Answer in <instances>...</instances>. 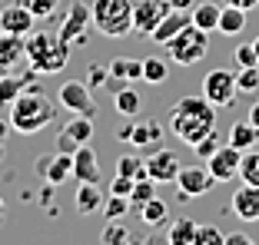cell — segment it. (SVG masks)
Segmentation results:
<instances>
[{
	"label": "cell",
	"mask_w": 259,
	"mask_h": 245,
	"mask_svg": "<svg viewBox=\"0 0 259 245\" xmlns=\"http://www.w3.org/2000/svg\"><path fill=\"white\" fill-rule=\"evenodd\" d=\"M169 130L186 146L199 143L206 133L216 130V106L206 100L203 93L199 96H183V100H176L173 109H169Z\"/></svg>",
	"instance_id": "cell-1"
},
{
	"label": "cell",
	"mask_w": 259,
	"mask_h": 245,
	"mask_svg": "<svg viewBox=\"0 0 259 245\" xmlns=\"http://www.w3.org/2000/svg\"><path fill=\"white\" fill-rule=\"evenodd\" d=\"M10 130H17L20 136H33V133L47 130L57 119V100L44 96L37 90H23L14 103H10Z\"/></svg>",
	"instance_id": "cell-2"
},
{
	"label": "cell",
	"mask_w": 259,
	"mask_h": 245,
	"mask_svg": "<svg viewBox=\"0 0 259 245\" xmlns=\"http://www.w3.org/2000/svg\"><path fill=\"white\" fill-rule=\"evenodd\" d=\"M27 43V63L33 67V73H60L70 63V50L73 46L60 37V33H47V30H30L23 37Z\"/></svg>",
	"instance_id": "cell-3"
},
{
	"label": "cell",
	"mask_w": 259,
	"mask_h": 245,
	"mask_svg": "<svg viewBox=\"0 0 259 245\" xmlns=\"http://www.w3.org/2000/svg\"><path fill=\"white\" fill-rule=\"evenodd\" d=\"M90 14L100 37L120 40L126 33H133V0H93Z\"/></svg>",
	"instance_id": "cell-4"
},
{
	"label": "cell",
	"mask_w": 259,
	"mask_h": 245,
	"mask_svg": "<svg viewBox=\"0 0 259 245\" xmlns=\"http://www.w3.org/2000/svg\"><path fill=\"white\" fill-rule=\"evenodd\" d=\"M163 46H166L169 60H176L180 67H193V63L206 60V53H209V37H206V30H199L196 23L190 20L183 30L176 33L169 43H163Z\"/></svg>",
	"instance_id": "cell-5"
},
{
	"label": "cell",
	"mask_w": 259,
	"mask_h": 245,
	"mask_svg": "<svg viewBox=\"0 0 259 245\" xmlns=\"http://www.w3.org/2000/svg\"><path fill=\"white\" fill-rule=\"evenodd\" d=\"M203 96L213 103L216 109H220V106H233V103H236V96H239V90H236V73H233V70H226V67L209 70V73L203 77Z\"/></svg>",
	"instance_id": "cell-6"
},
{
	"label": "cell",
	"mask_w": 259,
	"mask_h": 245,
	"mask_svg": "<svg viewBox=\"0 0 259 245\" xmlns=\"http://www.w3.org/2000/svg\"><path fill=\"white\" fill-rule=\"evenodd\" d=\"M57 106L80 113V116H93L97 106H93V96H90V83L87 80H67L60 86V93H57Z\"/></svg>",
	"instance_id": "cell-7"
},
{
	"label": "cell",
	"mask_w": 259,
	"mask_h": 245,
	"mask_svg": "<svg viewBox=\"0 0 259 245\" xmlns=\"http://www.w3.org/2000/svg\"><path fill=\"white\" fill-rule=\"evenodd\" d=\"M169 10L173 7H169L166 0H133V30H137L140 37H150V33L156 30V23H160Z\"/></svg>",
	"instance_id": "cell-8"
},
{
	"label": "cell",
	"mask_w": 259,
	"mask_h": 245,
	"mask_svg": "<svg viewBox=\"0 0 259 245\" xmlns=\"http://www.w3.org/2000/svg\"><path fill=\"white\" fill-rule=\"evenodd\" d=\"M93 23V14H90V4H83V0H73L70 4V10H67V17H63V23H60V37L67 40L70 46L73 43H83V30Z\"/></svg>",
	"instance_id": "cell-9"
},
{
	"label": "cell",
	"mask_w": 259,
	"mask_h": 245,
	"mask_svg": "<svg viewBox=\"0 0 259 245\" xmlns=\"http://www.w3.org/2000/svg\"><path fill=\"white\" fill-rule=\"evenodd\" d=\"M176 186H180L176 196H183V199H199V196H206V192L216 186V179L209 176V169H203V166H183L180 176H176Z\"/></svg>",
	"instance_id": "cell-10"
},
{
	"label": "cell",
	"mask_w": 259,
	"mask_h": 245,
	"mask_svg": "<svg viewBox=\"0 0 259 245\" xmlns=\"http://www.w3.org/2000/svg\"><path fill=\"white\" fill-rule=\"evenodd\" d=\"M239 159H243V153H239L236 146L226 143L206 159V169H209V176H213L216 182H229L233 176H239Z\"/></svg>",
	"instance_id": "cell-11"
},
{
	"label": "cell",
	"mask_w": 259,
	"mask_h": 245,
	"mask_svg": "<svg viewBox=\"0 0 259 245\" xmlns=\"http://www.w3.org/2000/svg\"><path fill=\"white\" fill-rule=\"evenodd\" d=\"M33 23H37V17L30 14V7H27L23 0H17V4H7V7H0V30L27 37V33L33 30Z\"/></svg>",
	"instance_id": "cell-12"
},
{
	"label": "cell",
	"mask_w": 259,
	"mask_h": 245,
	"mask_svg": "<svg viewBox=\"0 0 259 245\" xmlns=\"http://www.w3.org/2000/svg\"><path fill=\"white\" fill-rule=\"evenodd\" d=\"M146 176L156 179V182H176V176H180V156L173 149H156L146 159Z\"/></svg>",
	"instance_id": "cell-13"
},
{
	"label": "cell",
	"mask_w": 259,
	"mask_h": 245,
	"mask_svg": "<svg viewBox=\"0 0 259 245\" xmlns=\"http://www.w3.org/2000/svg\"><path fill=\"white\" fill-rule=\"evenodd\" d=\"M163 136L160 122L156 119H133L126 122V130H120V139H126L130 146H137V149H143V146H156Z\"/></svg>",
	"instance_id": "cell-14"
},
{
	"label": "cell",
	"mask_w": 259,
	"mask_h": 245,
	"mask_svg": "<svg viewBox=\"0 0 259 245\" xmlns=\"http://www.w3.org/2000/svg\"><path fill=\"white\" fill-rule=\"evenodd\" d=\"M73 179L76 182H100V156L90 149V143L76 146V153H73Z\"/></svg>",
	"instance_id": "cell-15"
},
{
	"label": "cell",
	"mask_w": 259,
	"mask_h": 245,
	"mask_svg": "<svg viewBox=\"0 0 259 245\" xmlns=\"http://www.w3.org/2000/svg\"><path fill=\"white\" fill-rule=\"evenodd\" d=\"M233 212L243 222H259V186L243 182V189L233 196Z\"/></svg>",
	"instance_id": "cell-16"
},
{
	"label": "cell",
	"mask_w": 259,
	"mask_h": 245,
	"mask_svg": "<svg viewBox=\"0 0 259 245\" xmlns=\"http://www.w3.org/2000/svg\"><path fill=\"white\" fill-rule=\"evenodd\" d=\"M20 60H27V43H23L20 33H7L0 30V63L4 67H17Z\"/></svg>",
	"instance_id": "cell-17"
},
{
	"label": "cell",
	"mask_w": 259,
	"mask_h": 245,
	"mask_svg": "<svg viewBox=\"0 0 259 245\" xmlns=\"http://www.w3.org/2000/svg\"><path fill=\"white\" fill-rule=\"evenodd\" d=\"M186 23H190V14H186V10H169V14L163 17L160 23H156V30H153L150 37L156 40V43H169V40L183 30Z\"/></svg>",
	"instance_id": "cell-18"
},
{
	"label": "cell",
	"mask_w": 259,
	"mask_h": 245,
	"mask_svg": "<svg viewBox=\"0 0 259 245\" xmlns=\"http://www.w3.org/2000/svg\"><path fill=\"white\" fill-rule=\"evenodd\" d=\"M220 14H223V7L213 4V0H203V4H193L190 7V20L206 33H213L216 27H220Z\"/></svg>",
	"instance_id": "cell-19"
},
{
	"label": "cell",
	"mask_w": 259,
	"mask_h": 245,
	"mask_svg": "<svg viewBox=\"0 0 259 245\" xmlns=\"http://www.w3.org/2000/svg\"><path fill=\"white\" fill-rule=\"evenodd\" d=\"M229 146H236L239 153L256 149V146H259V126H256V122H249V119L233 122V130H229Z\"/></svg>",
	"instance_id": "cell-20"
},
{
	"label": "cell",
	"mask_w": 259,
	"mask_h": 245,
	"mask_svg": "<svg viewBox=\"0 0 259 245\" xmlns=\"http://www.w3.org/2000/svg\"><path fill=\"white\" fill-rule=\"evenodd\" d=\"M246 30V10L236 7V4H226L220 14V27H216V33H226V37H236V33Z\"/></svg>",
	"instance_id": "cell-21"
},
{
	"label": "cell",
	"mask_w": 259,
	"mask_h": 245,
	"mask_svg": "<svg viewBox=\"0 0 259 245\" xmlns=\"http://www.w3.org/2000/svg\"><path fill=\"white\" fill-rule=\"evenodd\" d=\"M97 209H103L100 186L97 182H80V189H76V212H80V215H90V212H97Z\"/></svg>",
	"instance_id": "cell-22"
},
{
	"label": "cell",
	"mask_w": 259,
	"mask_h": 245,
	"mask_svg": "<svg viewBox=\"0 0 259 245\" xmlns=\"http://www.w3.org/2000/svg\"><path fill=\"white\" fill-rule=\"evenodd\" d=\"M70 176H73V153H57L54 159H50V166H47L44 179L54 182V186H60V182H67Z\"/></svg>",
	"instance_id": "cell-23"
},
{
	"label": "cell",
	"mask_w": 259,
	"mask_h": 245,
	"mask_svg": "<svg viewBox=\"0 0 259 245\" xmlns=\"http://www.w3.org/2000/svg\"><path fill=\"white\" fill-rule=\"evenodd\" d=\"M110 77L116 80H126V83H133V80H143V60H133V56H116L113 63H110Z\"/></svg>",
	"instance_id": "cell-24"
},
{
	"label": "cell",
	"mask_w": 259,
	"mask_h": 245,
	"mask_svg": "<svg viewBox=\"0 0 259 245\" xmlns=\"http://www.w3.org/2000/svg\"><path fill=\"white\" fill-rule=\"evenodd\" d=\"M113 106H116V113L120 116H126V119H133V116L140 113V93L133 90V86H120V90L113 93Z\"/></svg>",
	"instance_id": "cell-25"
},
{
	"label": "cell",
	"mask_w": 259,
	"mask_h": 245,
	"mask_svg": "<svg viewBox=\"0 0 259 245\" xmlns=\"http://www.w3.org/2000/svg\"><path fill=\"white\" fill-rule=\"evenodd\" d=\"M196 229L199 225L193 219H176L166 232V242L169 245H196Z\"/></svg>",
	"instance_id": "cell-26"
},
{
	"label": "cell",
	"mask_w": 259,
	"mask_h": 245,
	"mask_svg": "<svg viewBox=\"0 0 259 245\" xmlns=\"http://www.w3.org/2000/svg\"><path fill=\"white\" fill-rule=\"evenodd\" d=\"M63 133H67L70 139H76L80 146L90 143V139H93V116H80V113H76L73 119L63 126Z\"/></svg>",
	"instance_id": "cell-27"
},
{
	"label": "cell",
	"mask_w": 259,
	"mask_h": 245,
	"mask_svg": "<svg viewBox=\"0 0 259 245\" xmlns=\"http://www.w3.org/2000/svg\"><path fill=\"white\" fill-rule=\"evenodd\" d=\"M166 215H169V209H166V202H163L160 196L140 206V219H143V225H153V229L166 222Z\"/></svg>",
	"instance_id": "cell-28"
},
{
	"label": "cell",
	"mask_w": 259,
	"mask_h": 245,
	"mask_svg": "<svg viewBox=\"0 0 259 245\" xmlns=\"http://www.w3.org/2000/svg\"><path fill=\"white\" fill-rule=\"evenodd\" d=\"M156 179H150V176H143V179H137L133 182V192H130V206L133 209H140L143 202H150V199H156Z\"/></svg>",
	"instance_id": "cell-29"
},
{
	"label": "cell",
	"mask_w": 259,
	"mask_h": 245,
	"mask_svg": "<svg viewBox=\"0 0 259 245\" xmlns=\"http://www.w3.org/2000/svg\"><path fill=\"white\" fill-rule=\"evenodd\" d=\"M27 86H30V83L20 80V77H10V73H7V77H0V106H10Z\"/></svg>",
	"instance_id": "cell-30"
},
{
	"label": "cell",
	"mask_w": 259,
	"mask_h": 245,
	"mask_svg": "<svg viewBox=\"0 0 259 245\" xmlns=\"http://www.w3.org/2000/svg\"><path fill=\"white\" fill-rule=\"evenodd\" d=\"M239 179L249 186H259V149H246L239 159Z\"/></svg>",
	"instance_id": "cell-31"
},
{
	"label": "cell",
	"mask_w": 259,
	"mask_h": 245,
	"mask_svg": "<svg viewBox=\"0 0 259 245\" xmlns=\"http://www.w3.org/2000/svg\"><path fill=\"white\" fill-rule=\"evenodd\" d=\"M169 77V67L163 56H146L143 60V80L146 83H163V80Z\"/></svg>",
	"instance_id": "cell-32"
},
{
	"label": "cell",
	"mask_w": 259,
	"mask_h": 245,
	"mask_svg": "<svg viewBox=\"0 0 259 245\" xmlns=\"http://www.w3.org/2000/svg\"><path fill=\"white\" fill-rule=\"evenodd\" d=\"M116 176L143 179L146 176V159H140V156H120V162H116Z\"/></svg>",
	"instance_id": "cell-33"
},
{
	"label": "cell",
	"mask_w": 259,
	"mask_h": 245,
	"mask_svg": "<svg viewBox=\"0 0 259 245\" xmlns=\"http://www.w3.org/2000/svg\"><path fill=\"white\" fill-rule=\"evenodd\" d=\"M236 90L246 93V96L259 93V67H239L236 70Z\"/></svg>",
	"instance_id": "cell-34"
},
{
	"label": "cell",
	"mask_w": 259,
	"mask_h": 245,
	"mask_svg": "<svg viewBox=\"0 0 259 245\" xmlns=\"http://www.w3.org/2000/svg\"><path fill=\"white\" fill-rule=\"evenodd\" d=\"M126 209H130V199H126V196L110 192L107 199H103V215H107V222H120L123 215H126Z\"/></svg>",
	"instance_id": "cell-35"
},
{
	"label": "cell",
	"mask_w": 259,
	"mask_h": 245,
	"mask_svg": "<svg viewBox=\"0 0 259 245\" xmlns=\"http://www.w3.org/2000/svg\"><path fill=\"white\" fill-rule=\"evenodd\" d=\"M100 242H103V245L133 242V232H130V229H123L120 222H107V229H103V235H100Z\"/></svg>",
	"instance_id": "cell-36"
},
{
	"label": "cell",
	"mask_w": 259,
	"mask_h": 245,
	"mask_svg": "<svg viewBox=\"0 0 259 245\" xmlns=\"http://www.w3.org/2000/svg\"><path fill=\"white\" fill-rule=\"evenodd\" d=\"M27 7H30V14L37 17V20H47V17H54L57 7H60V0H23Z\"/></svg>",
	"instance_id": "cell-37"
},
{
	"label": "cell",
	"mask_w": 259,
	"mask_h": 245,
	"mask_svg": "<svg viewBox=\"0 0 259 245\" xmlns=\"http://www.w3.org/2000/svg\"><path fill=\"white\" fill-rule=\"evenodd\" d=\"M216 149H220V136H216V130H213V133H206L199 143H193V153H196L199 159H209Z\"/></svg>",
	"instance_id": "cell-38"
},
{
	"label": "cell",
	"mask_w": 259,
	"mask_h": 245,
	"mask_svg": "<svg viewBox=\"0 0 259 245\" xmlns=\"http://www.w3.org/2000/svg\"><path fill=\"white\" fill-rule=\"evenodd\" d=\"M226 232H220L216 225H199L196 229V245H223Z\"/></svg>",
	"instance_id": "cell-39"
},
{
	"label": "cell",
	"mask_w": 259,
	"mask_h": 245,
	"mask_svg": "<svg viewBox=\"0 0 259 245\" xmlns=\"http://www.w3.org/2000/svg\"><path fill=\"white\" fill-rule=\"evenodd\" d=\"M233 60H236V67H259V56H256V46L252 43H239Z\"/></svg>",
	"instance_id": "cell-40"
},
{
	"label": "cell",
	"mask_w": 259,
	"mask_h": 245,
	"mask_svg": "<svg viewBox=\"0 0 259 245\" xmlns=\"http://www.w3.org/2000/svg\"><path fill=\"white\" fill-rule=\"evenodd\" d=\"M133 182L137 179H126V176H116L113 182H110V192H116V196H126L130 199V192H133Z\"/></svg>",
	"instance_id": "cell-41"
},
{
	"label": "cell",
	"mask_w": 259,
	"mask_h": 245,
	"mask_svg": "<svg viewBox=\"0 0 259 245\" xmlns=\"http://www.w3.org/2000/svg\"><path fill=\"white\" fill-rule=\"evenodd\" d=\"M107 77H110V70H103V67H90V70H87V83H90V86H103Z\"/></svg>",
	"instance_id": "cell-42"
},
{
	"label": "cell",
	"mask_w": 259,
	"mask_h": 245,
	"mask_svg": "<svg viewBox=\"0 0 259 245\" xmlns=\"http://www.w3.org/2000/svg\"><path fill=\"white\" fill-rule=\"evenodd\" d=\"M76 146H80V143H76V139H70L67 133L60 130V136H57V153H76Z\"/></svg>",
	"instance_id": "cell-43"
},
{
	"label": "cell",
	"mask_w": 259,
	"mask_h": 245,
	"mask_svg": "<svg viewBox=\"0 0 259 245\" xmlns=\"http://www.w3.org/2000/svg\"><path fill=\"white\" fill-rule=\"evenodd\" d=\"M223 245H249V235H243V232H229V235L223 238Z\"/></svg>",
	"instance_id": "cell-44"
},
{
	"label": "cell",
	"mask_w": 259,
	"mask_h": 245,
	"mask_svg": "<svg viewBox=\"0 0 259 245\" xmlns=\"http://www.w3.org/2000/svg\"><path fill=\"white\" fill-rule=\"evenodd\" d=\"M166 4H169L173 10H190L193 4H196V0H166Z\"/></svg>",
	"instance_id": "cell-45"
},
{
	"label": "cell",
	"mask_w": 259,
	"mask_h": 245,
	"mask_svg": "<svg viewBox=\"0 0 259 245\" xmlns=\"http://www.w3.org/2000/svg\"><path fill=\"white\" fill-rule=\"evenodd\" d=\"M10 136V119H0V143H7Z\"/></svg>",
	"instance_id": "cell-46"
},
{
	"label": "cell",
	"mask_w": 259,
	"mask_h": 245,
	"mask_svg": "<svg viewBox=\"0 0 259 245\" xmlns=\"http://www.w3.org/2000/svg\"><path fill=\"white\" fill-rule=\"evenodd\" d=\"M229 4H236V7H243V10H252V7H259V0H229Z\"/></svg>",
	"instance_id": "cell-47"
},
{
	"label": "cell",
	"mask_w": 259,
	"mask_h": 245,
	"mask_svg": "<svg viewBox=\"0 0 259 245\" xmlns=\"http://www.w3.org/2000/svg\"><path fill=\"white\" fill-rule=\"evenodd\" d=\"M50 159H54V156H40V159H37V172H40V176L47 172V166H50Z\"/></svg>",
	"instance_id": "cell-48"
},
{
	"label": "cell",
	"mask_w": 259,
	"mask_h": 245,
	"mask_svg": "<svg viewBox=\"0 0 259 245\" xmlns=\"http://www.w3.org/2000/svg\"><path fill=\"white\" fill-rule=\"evenodd\" d=\"M249 122H256V126H259V103H252V106H249Z\"/></svg>",
	"instance_id": "cell-49"
},
{
	"label": "cell",
	"mask_w": 259,
	"mask_h": 245,
	"mask_svg": "<svg viewBox=\"0 0 259 245\" xmlns=\"http://www.w3.org/2000/svg\"><path fill=\"white\" fill-rule=\"evenodd\" d=\"M0 77H7V67H4V63H0Z\"/></svg>",
	"instance_id": "cell-50"
},
{
	"label": "cell",
	"mask_w": 259,
	"mask_h": 245,
	"mask_svg": "<svg viewBox=\"0 0 259 245\" xmlns=\"http://www.w3.org/2000/svg\"><path fill=\"white\" fill-rule=\"evenodd\" d=\"M252 46H256V56H259V37H256V40H252Z\"/></svg>",
	"instance_id": "cell-51"
},
{
	"label": "cell",
	"mask_w": 259,
	"mask_h": 245,
	"mask_svg": "<svg viewBox=\"0 0 259 245\" xmlns=\"http://www.w3.org/2000/svg\"><path fill=\"white\" fill-rule=\"evenodd\" d=\"M4 209H7V206H4V196H0V215H4Z\"/></svg>",
	"instance_id": "cell-52"
}]
</instances>
